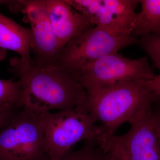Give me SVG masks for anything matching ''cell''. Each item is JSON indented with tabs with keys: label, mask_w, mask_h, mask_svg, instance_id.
Masks as SVG:
<instances>
[{
	"label": "cell",
	"mask_w": 160,
	"mask_h": 160,
	"mask_svg": "<svg viewBox=\"0 0 160 160\" xmlns=\"http://www.w3.org/2000/svg\"><path fill=\"white\" fill-rule=\"evenodd\" d=\"M9 66L22 85L23 107L42 113L85 105L87 92L78 73L58 64L37 67L16 56L9 59Z\"/></svg>",
	"instance_id": "cell-1"
},
{
	"label": "cell",
	"mask_w": 160,
	"mask_h": 160,
	"mask_svg": "<svg viewBox=\"0 0 160 160\" xmlns=\"http://www.w3.org/2000/svg\"><path fill=\"white\" fill-rule=\"evenodd\" d=\"M85 106L96 122L101 123L103 134L99 146L107 152L120 126L129 124L160 98L149 89L147 82L126 81L97 89H87Z\"/></svg>",
	"instance_id": "cell-2"
},
{
	"label": "cell",
	"mask_w": 160,
	"mask_h": 160,
	"mask_svg": "<svg viewBox=\"0 0 160 160\" xmlns=\"http://www.w3.org/2000/svg\"><path fill=\"white\" fill-rule=\"evenodd\" d=\"M48 157L57 159L65 156L80 141L92 140L100 142L102 126L96 125L85 105L73 109L41 113Z\"/></svg>",
	"instance_id": "cell-3"
},
{
	"label": "cell",
	"mask_w": 160,
	"mask_h": 160,
	"mask_svg": "<svg viewBox=\"0 0 160 160\" xmlns=\"http://www.w3.org/2000/svg\"><path fill=\"white\" fill-rule=\"evenodd\" d=\"M131 35L100 27H90L73 38L63 47L57 64L74 73L103 57L138 44Z\"/></svg>",
	"instance_id": "cell-4"
},
{
	"label": "cell",
	"mask_w": 160,
	"mask_h": 160,
	"mask_svg": "<svg viewBox=\"0 0 160 160\" xmlns=\"http://www.w3.org/2000/svg\"><path fill=\"white\" fill-rule=\"evenodd\" d=\"M46 157L41 113L23 107L0 130V160H41Z\"/></svg>",
	"instance_id": "cell-5"
},
{
	"label": "cell",
	"mask_w": 160,
	"mask_h": 160,
	"mask_svg": "<svg viewBox=\"0 0 160 160\" xmlns=\"http://www.w3.org/2000/svg\"><path fill=\"white\" fill-rule=\"evenodd\" d=\"M86 90L97 89L126 81H149L155 76L146 57L131 59L118 52L107 55L78 72Z\"/></svg>",
	"instance_id": "cell-6"
},
{
	"label": "cell",
	"mask_w": 160,
	"mask_h": 160,
	"mask_svg": "<svg viewBox=\"0 0 160 160\" xmlns=\"http://www.w3.org/2000/svg\"><path fill=\"white\" fill-rule=\"evenodd\" d=\"M152 107L142 112L129 123V131L114 135L107 151L113 150L123 160H160V144L152 117Z\"/></svg>",
	"instance_id": "cell-7"
},
{
	"label": "cell",
	"mask_w": 160,
	"mask_h": 160,
	"mask_svg": "<svg viewBox=\"0 0 160 160\" xmlns=\"http://www.w3.org/2000/svg\"><path fill=\"white\" fill-rule=\"evenodd\" d=\"M92 26L130 35L139 0H67Z\"/></svg>",
	"instance_id": "cell-8"
},
{
	"label": "cell",
	"mask_w": 160,
	"mask_h": 160,
	"mask_svg": "<svg viewBox=\"0 0 160 160\" xmlns=\"http://www.w3.org/2000/svg\"><path fill=\"white\" fill-rule=\"evenodd\" d=\"M24 11L31 26L32 64L38 67L57 64L62 48L47 13L46 0H23Z\"/></svg>",
	"instance_id": "cell-9"
},
{
	"label": "cell",
	"mask_w": 160,
	"mask_h": 160,
	"mask_svg": "<svg viewBox=\"0 0 160 160\" xmlns=\"http://www.w3.org/2000/svg\"><path fill=\"white\" fill-rule=\"evenodd\" d=\"M47 13L62 49L73 38L93 26L67 0H46Z\"/></svg>",
	"instance_id": "cell-10"
},
{
	"label": "cell",
	"mask_w": 160,
	"mask_h": 160,
	"mask_svg": "<svg viewBox=\"0 0 160 160\" xmlns=\"http://www.w3.org/2000/svg\"><path fill=\"white\" fill-rule=\"evenodd\" d=\"M32 45L31 29L0 13V48L14 51L21 58L32 62L30 55Z\"/></svg>",
	"instance_id": "cell-11"
},
{
	"label": "cell",
	"mask_w": 160,
	"mask_h": 160,
	"mask_svg": "<svg viewBox=\"0 0 160 160\" xmlns=\"http://www.w3.org/2000/svg\"><path fill=\"white\" fill-rule=\"evenodd\" d=\"M141 11L137 13L130 35L135 38L160 35V0H139Z\"/></svg>",
	"instance_id": "cell-12"
},
{
	"label": "cell",
	"mask_w": 160,
	"mask_h": 160,
	"mask_svg": "<svg viewBox=\"0 0 160 160\" xmlns=\"http://www.w3.org/2000/svg\"><path fill=\"white\" fill-rule=\"evenodd\" d=\"M24 90L20 80L0 79V111L23 107Z\"/></svg>",
	"instance_id": "cell-13"
},
{
	"label": "cell",
	"mask_w": 160,
	"mask_h": 160,
	"mask_svg": "<svg viewBox=\"0 0 160 160\" xmlns=\"http://www.w3.org/2000/svg\"><path fill=\"white\" fill-rule=\"evenodd\" d=\"M138 44L151 58L154 67L160 70V35L151 34L142 37Z\"/></svg>",
	"instance_id": "cell-14"
},
{
	"label": "cell",
	"mask_w": 160,
	"mask_h": 160,
	"mask_svg": "<svg viewBox=\"0 0 160 160\" xmlns=\"http://www.w3.org/2000/svg\"><path fill=\"white\" fill-rule=\"evenodd\" d=\"M98 146L97 142L92 140L85 141L84 146L77 151H71L63 157L53 159L46 157L41 160H88Z\"/></svg>",
	"instance_id": "cell-15"
},
{
	"label": "cell",
	"mask_w": 160,
	"mask_h": 160,
	"mask_svg": "<svg viewBox=\"0 0 160 160\" xmlns=\"http://www.w3.org/2000/svg\"><path fill=\"white\" fill-rule=\"evenodd\" d=\"M152 117L160 146V99L152 105Z\"/></svg>",
	"instance_id": "cell-16"
},
{
	"label": "cell",
	"mask_w": 160,
	"mask_h": 160,
	"mask_svg": "<svg viewBox=\"0 0 160 160\" xmlns=\"http://www.w3.org/2000/svg\"><path fill=\"white\" fill-rule=\"evenodd\" d=\"M22 108L13 107L0 111V130L6 126L18 112Z\"/></svg>",
	"instance_id": "cell-17"
},
{
	"label": "cell",
	"mask_w": 160,
	"mask_h": 160,
	"mask_svg": "<svg viewBox=\"0 0 160 160\" xmlns=\"http://www.w3.org/2000/svg\"><path fill=\"white\" fill-rule=\"evenodd\" d=\"M147 84L153 93L160 98V74L155 76L152 79L147 81Z\"/></svg>",
	"instance_id": "cell-18"
},
{
	"label": "cell",
	"mask_w": 160,
	"mask_h": 160,
	"mask_svg": "<svg viewBox=\"0 0 160 160\" xmlns=\"http://www.w3.org/2000/svg\"><path fill=\"white\" fill-rule=\"evenodd\" d=\"M106 152L98 146L88 160H104Z\"/></svg>",
	"instance_id": "cell-19"
},
{
	"label": "cell",
	"mask_w": 160,
	"mask_h": 160,
	"mask_svg": "<svg viewBox=\"0 0 160 160\" xmlns=\"http://www.w3.org/2000/svg\"><path fill=\"white\" fill-rule=\"evenodd\" d=\"M104 160H123L122 157L115 152L109 149L105 154Z\"/></svg>",
	"instance_id": "cell-20"
},
{
	"label": "cell",
	"mask_w": 160,
	"mask_h": 160,
	"mask_svg": "<svg viewBox=\"0 0 160 160\" xmlns=\"http://www.w3.org/2000/svg\"><path fill=\"white\" fill-rule=\"evenodd\" d=\"M7 50L0 48V62L2 61L6 58Z\"/></svg>",
	"instance_id": "cell-21"
}]
</instances>
